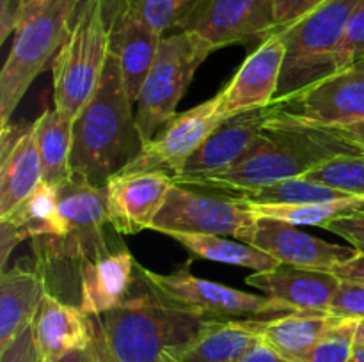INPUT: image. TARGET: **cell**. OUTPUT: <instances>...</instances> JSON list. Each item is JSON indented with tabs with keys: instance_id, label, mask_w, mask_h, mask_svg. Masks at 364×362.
<instances>
[{
	"instance_id": "cell-23",
	"label": "cell",
	"mask_w": 364,
	"mask_h": 362,
	"mask_svg": "<svg viewBox=\"0 0 364 362\" xmlns=\"http://www.w3.org/2000/svg\"><path fill=\"white\" fill-rule=\"evenodd\" d=\"M46 291V279L38 265L27 266L20 261L4 270L0 277V350L31 327Z\"/></svg>"
},
{
	"instance_id": "cell-3",
	"label": "cell",
	"mask_w": 364,
	"mask_h": 362,
	"mask_svg": "<svg viewBox=\"0 0 364 362\" xmlns=\"http://www.w3.org/2000/svg\"><path fill=\"white\" fill-rule=\"evenodd\" d=\"M78 0H31L20 9L13 45L0 71V128L11 126V116L32 82L53 62L77 18Z\"/></svg>"
},
{
	"instance_id": "cell-39",
	"label": "cell",
	"mask_w": 364,
	"mask_h": 362,
	"mask_svg": "<svg viewBox=\"0 0 364 362\" xmlns=\"http://www.w3.org/2000/svg\"><path fill=\"white\" fill-rule=\"evenodd\" d=\"M92 322V337L91 343H89V350L92 353V361L95 362H117V358L114 357V353L110 351L109 344H107L105 336L102 332V327L96 316H91Z\"/></svg>"
},
{
	"instance_id": "cell-4",
	"label": "cell",
	"mask_w": 364,
	"mask_h": 362,
	"mask_svg": "<svg viewBox=\"0 0 364 362\" xmlns=\"http://www.w3.org/2000/svg\"><path fill=\"white\" fill-rule=\"evenodd\" d=\"M57 195L60 213L66 220V233L32 240L36 265L46 283L57 273L68 275L71 268L78 275L84 263L110 252L105 240V226H110L107 185L96 187L70 176L57 185Z\"/></svg>"
},
{
	"instance_id": "cell-38",
	"label": "cell",
	"mask_w": 364,
	"mask_h": 362,
	"mask_svg": "<svg viewBox=\"0 0 364 362\" xmlns=\"http://www.w3.org/2000/svg\"><path fill=\"white\" fill-rule=\"evenodd\" d=\"M240 362H294L288 357H284L283 353L276 350L274 346H270L265 339H259L249 348L244 353Z\"/></svg>"
},
{
	"instance_id": "cell-44",
	"label": "cell",
	"mask_w": 364,
	"mask_h": 362,
	"mask_svg": "<svg viewBox=\"0 0 364 362\" xmlns=\"http://www.w3.org/2000/svg\"><path fill=\"white\" fill-rule=\"evenodd\" d=\"M350 362H364V344H355Z\"/></svg>"
},
{
	"instance_id": "cell-16",
	"label": "cell",
	"mask_w": 364,
	"mask_h": 362,
	"mask_svg": "<svg viewBox=\"0 0 364 362\" xmlns=\"http://www.w3.org/2000/svg\"><path fill=\"white\" fill-rule=\"evenodd\" d=\"M284 52L283 38L274 32L249 53L235 77L220 91V116L224 119L244 110L265 106L276 99Z\"/></svg>"
},
{
	"instance_id": "cell-12",
	"label": "cell",
	"mask_w": 364,
	"mask_h": 362,
	"mask_svg": "<svg viewBox=\"0 0 364 362\" xmlns=\"http://www.w3.org/2000/svg\"><path fill=\"white\" fill-rule=\"evenodd\" d=\"M284 105L287 102L283 99H274L265 106L244 110L226 117L223 123L217 124L201 148L185 163L183 170L173 177L174 183L194 185L196 181L230 169L258 141L269 121Z\"/></svg>"
},
{
	"instance_id": "cell-2",
	"label": "cell",
	"mask_w": 364,
	"mask_h": 362,
	"mask_svg": "<svg viewBox=\"0 0 364 362\" xmlns=\"http://www.w3.org/2000/svg\"><path fill=\"white\" fill-rule=\"evenodd\" d=\"M96 318L117 362H171L215 319L162 298L139 270L128 297Z\"/></svg>"
},
{
	"instance_id": "cell-46",
	"label": "cell",
	"mask_w": 364,
	"mask_h": 362,
	"mask_svg": "<svg viewBox=\"0 0 364 362\" xmlns=\"http://www.w3.org/2000/svg\"><path fill=\"white\" fill-rule=\"evenodd\" d=\"M27 2H31V0H20V9H21V7H23ZM18 13H20V11H18Z\"/></svg>"
},
{
	"instance_id": "cell-26",
	"label": "cell",
	"mask_w": 364,
	"mask_h": 362,
	"mask_svg": "<svg viewBox=\"0 0 364 362\" xmlns=\"http://www.w3.org/2000/svg\"><path fill=\"white\" fill-rule=\"evenodd\" d=\"M73 123L71 117L57 109L45 110L34 121L36 142L43 165V181L53 187L70 177Z\"/></svg>"
},
{
	"instance_id": "cell-35",
	"label": "cell",
	"mask_w": 364,
	"mask_h": 362,
	"mask_svg": "<svg viewBox=\"0 0 364 362\" xmlns=\"http://www.w3.org/2000/svg\"><path fill=\"white\" fill-rule=\"evenodd\" d=\"M323 2L326 0H274V14H276L277 31L302 20L311 11L322 6Z\"/></svg>"
},
{
	"instance_id": "cell-17",
	"label": "cell",
	"mask_w": 364,
	"mask_h": 362,
	"mask_svg": "<svg viewBox=\"0 0 364 362\" xmlns=\"http://www.w3.org/2000/svg\"><path fill=\"white\" fill-rule=\"evenodd\" d=\"M162 38L128 2L123 4L110 25V55L117 60L124 91L134 105H137Z\"/></svg>"
},
{
	"instance_id": "cell-28",
	"label": "cell",
	"mask_w": 364,
	"mask_h": 362,
	"mask_svg": "<svg viewBox=\"0 0 364 362\" xmlns=\"http://www.w3.org/2000/svg\"><path fill=\"white\" fill-rule=\"evenodd\" d=\"M249 208L258 216H270L294 226L323 227L341 216L364 212V197H345L313 204H249Z\"/></svg>"
},
{
	"instance_id": "cell-1",
	"label": "cell",
	"mask_w": 364,
	"mask_h": 362,
	"mask_svg": "<svg viewBox=\"0 0 364 362\" xmlns=\"http://www.w3.org/2000/svg\"><path fill=\"white\" fill-rule=\"evenodd\" d=\"M141 148L134 103L124 91L117 60L110 55L98 89L73 123L70 176L105 187Z\"/></svg>"
},
{
	"instance_id": "cell-19",
	"label": "cell",
	"mask_w": 364,
	"mask_h": 362,
	"mask_svg": "<svg viewBox=\"0 0 364 362\" xmlns=\"http://www.w3.org/2000/svg\"><path fill=\"white\" fill-rule=\"evenodd\" d=\"M265 297L288 304L295 311L327 312L341 279L331 272L279 265L265 272H255L245 279Z\"/></svg>"
},
{
	"instance_id": "cell-45",
	"label": "cell",
	"mask_w": 364,
	"mask_h": 362,
	"mask_svg": "<svg viewBox=\"0 0 364 362\" xmlns=\"http://www.w3.org/2000/svg\"><path fill=\"white\" fill-rule=\"evenodd\" d=\"M355 344H364V318L359 319L358 332H355Z\"/></svg>"
},
{
	"instance_id": "cell-32",
	"label": "cell",
	"mask_w": 364,
	"mask_h": 362,
	"mask_svg": "<svg viewBox=\"0 0 364 362\" xmlns=\"http://www.w3.org/2000/svg\"><path fill=\"white\" fill-rule=\"evenodd\" d=\"M160 35L185 23L199 0H124Z\"/></svg>"
},
{
	"instance_id": "cell-10",
	"label": "cell",
	"mask_w": 364,
	"mask_h": 362,
	"mask_svg": "<svg viewBox=\"0 0 364 362\" xmlns=\"http://www.w3.org/2000/svg\"><path fill=\"white\" fill-rule=\"evenodd\" d=\"M224 117L220 116V92L213 98L176 114L155 137L142 144L141 153L121 172L160 170L178 176L185 163L201 148Z\"/></svg>"
},
{
	"instance_id": "cell-33",
	"label": "cell",
	"mask_w": 364,
	"mask_h": 362,
	"mask_svg": "<svg viewBox=\"0 0 364 362\" xmlns=\"http://www.w3.org/2000/svg\"><path fill=\"white\" fill-rule=\"evenodd\" d=\"M364 59V0L359 2L348 20L345 34L336 50V71Z\"/></svg>"
},
{
	"instance_id": "cell-9",
	"label": "cell",
	"mask_w": 364,
	"mask_h": 362,
	"mask_svg": "<svg viewBox=\"0 0 364 362\" xmlns=\"http://www.w3.org/2000/svg\"><path fill=\"white\" fill-rule=\"evenodd\" d=\"M256 215L242 197H223L174 183L153 220V231L164 234H217L240 240Z\"/></svg>"
},
{
	"instance_id": "cell-21",
	"label": "cell",
	"mask_w": 364,
	"mask_h": 362,
	"mask_svg": "<svg viewBox=\"0 0 364 362\" xmlns=\"http://www.w3.org/2000/svg\"><path fill=\"white\" fill-rule=\"evenodd\" d=\"M66 220L59 208L57 187L43 181L6 216H0V266L7 270V259L18 243L45 236H63Z\"/></svg>"
},
{
	"instance_id": "cell-30",
	"label": "cell",
	"mask_w": 364,
	"mask_h": 362,
	"mask_svg": "<svg viewBox=\"0 0 364 362\" xmlns=\"http://www.w3.org/2000/svg\"><path fill=\"white\" fill-rule=\"evenodd\" d=\"M302 177L333 187L354 197H364V155L336 156L320 163Z\"/></svg>"
},
{
	"instance_id": "cell-25",
	"label": "cell",
	"mask_w": 364,
	"mask_h": 362,
	"mask_svg": "<svg viewBox=\"0 0 364 362\" xmlns=\"http://www.w3.org/2000/svg\"><path fill=\"white\" fill-rule=\"evenodd\" d=\"M338 319L340 316L323 311H295L270 316L262 322V337L284 357L301 362Z\"/></svg>"
},
{
	"instance_id": "cell-8",
	"label": "cell",
	"mask_w": 364,
	"mask_h": 362,
	"mask_svg": "<svg viewBox=\"0 0 364 362\" xmlns=\"http://www.w3.org/2000/svg\"><path fill=\"white\" fill-rule=\"evenodd\" d=\"M142 279L166 300L215 319H252L295 312L294 307L265 295L245 293L226 284L192 275L188 265L176 272L156 273L137 265Z\"/></svg>"
},
{
	"instance_id": "cell-43",
	"label": "cell",
	"mask_w": 364,
	"mask_h": 362,
	"mask_svg": "<svg viewBox=\"0 0 364 362\" xmlns=\"http://www.w3.org/2000/svg\"><path fill=\"white\" fill-rule=\"evenodd\" d=\"M57 362H95L92 361V353L89 348H80V350H75L71 353L64 355L63 358H59Z\"/></svg>"
},
{
	"instance_id": "cell-14",
	"label": "cell",
	"mask_w": 364,
	"mask_h": 362,
	"mask_svg": "<svg viewBox=\"0 0 364 362\" xmlns=\"http://www.w3.org/2000/svg\"><path fill=\"white\" fill-rule=\"evenodd\" d=\"M288 109L302 119L320 124L364 119V59L295 94Z\"/></svg>"
},
{
	"instance_id": "cell-36",
	"label": "cell",
	"mask_w": 364,
	"mask_h": 362,
	"mask_svg": "<svg viewBox=\"0 0 364 362\" xmlns=\"http://www.w3.org/2000/svg\"><path fill=\"white\" fill-rule=\"evenodd\" d=\"M323 229L345 238L350 243V247L364 254V212L333 220V222L326 224Z\"/></svg>"
},
{
	"instance_id": "cell-27",
	"label": "cell",
	"mask_w": 364,
	"mask_h": 362,
	"mask_svg": "<svg viewBox=\"0 0 364 362\" xmlns=\"http://www.w3.org/2000/svg\"><path fill=\"white\" fill-rule=\"evenodd\" d=\"M169 236L183 245L194 258L208 259L213 263L242 266V268H251L255 272H265V270L276 268L281 265L272 256L242 240H230L228 236H217V234L174 233Z\"/></svg>"
},
{
	"instance_id": "cell-18",
	"label": "cell",
	"mask_w": 364,
	"mask_h": 362,
	"mask_svg": "<svg viewBox=\"0 0 364 362\" xmlns=\"http://www.w3.org/2000/svg\"><path fill=\"white\" fill-rule=\"evenodd\" d=\"M39 362H57L64 355L89 348L91 316L46 291L31 323Z\"/></svg>"
},
{
	"instance_id": "cell-11",
	"label": "cell",
	"mask_w": 364,
	"mask_h": 362,
	"mask_svg": "<svg viewBox=\"0 0 364 362\" xmlns=\"http://www.w3.org/2000/svg\"><path fill=\"white\" fill-rule=\"evenodd\" d=\"M180 31L205 39L213 52L228 45H249L277 31L274 0H199Z\"/></svg>"
},
{
	"instance_id": "cell-31",
	"label": "cell",
	"mask_w": 364,
	"mask_h": 362,
	"mask_svg": "<svg viewBox=\"0 0 364 362\" xmlns=\"http://www.w3.org/2000/svg\"><path fill=\"white\" fill-rule=\"evenodd\" d=\"M358 318H340L301 362H350L355 348Z\"/></svg>"
},
{
	"instance_id": "cell-24",
	"label": "cell",
	"mask_w": 364,
	"mask_h": 362,
	"mask_svg": "<svg viewBox=\"0 0 364 362\" xmlns=\"http://www.w3.org/2000/svg\"><path fill=\"white\" fill-rule=\"evenodd\" d=\"M263 318L213 319L171 362H240L245 351L262 339Z\"/></svg>"
},
{
	"instance_id": "cell-6",
	"label": "cell",
	"mask_w": 364,
	"mask_h": 362,
	"mask_svg": "<svg viewBox=\"0 0 364 362\" xmlns=\"http://www.w3.org/2000/svg\"><path fill=\"white\" fill-rule=\"evenodd\" d=\"M110 57V27L98 2L80 9L52 62L53 105L77 119L102 82Z\"/></svg>"
},
{
	"instance_id": "cell-22",
	"label": "cell",
	"mask_w": 364,
	"mask_h": 362,
	"mask_svg": "<svg viewBox=\"0 0 364 362\" xmlns=\"http://www.w3.org/2000/svg\"><path fill=\"white\" fill-rule=\"evenodd\" d=\"M137 263L130 251H114L82 265L78 273V307L89 316L112 311L130 293Z\"/></svg>"
},
{
	"instance_id": "cell-15",
	"label": "cell",
	"mask_w": 364,
	"mask_h": 362,
	"mask_svg": "<svg viewBox=\"0 0 364 362\" xmlns=\"http://www.w3.org/2000/svg\"><path fill=\"white\" fill-rule=\"evenodd\" d=\"M173 185V176L160 170L112 176L107 183L110 226L121 234L151 229Z\"/></svg>"
},
{
	"instance_id": "cell-5",
	"label": "cell",
	"mask_w": 364,
	"mask_h": 362,
	"mask_svg": "<svg viewBox=\"0 0 364 362\" xmlns=\"http://www.w3.org/2000/svg\"><path fill=\"white\" fill-rule=\"evenodd\" d=\"M359 2L326 0L302 20L276 31L287 50L276 99L290 102L309 85L336 73V50Z\"/></svg>"
},
{
	"instance_id": "cell-34",
	"label": "cell",
	"mask_w": 364,
	"mask_h": 362,
	"mask_svg": "<svg viewBox=\"0 0 364 362\" xmlns=\"http://www.w3.org/2000/svg\"><path fill=\"white\" fill-rule=\"evenodd\" d=\"M327 312L340 318H364V283L341 279Z\"/></svg>"
},
{
	"instance_id": "cell-41",
	"label": "cell",
	"mask_w": 364,
	"mask_h": 362,
	"mask_svg": "<svg viewBox=\"0 0 364 362\" xmlns=\"http://www.w3.org/2000/svg\"><path fill=\"white\" fill-rule=\"evenodd\" d=\"M336 277L345 280H358V283H364V254L363 252H358L354 259H350L345 265L338 266L333 272Z\"/></svg>"
},
{
	"instance_id": "cell-29",
	"label": "cell",
	"mask_w": 364,
	"mask_h": 362,
	"mask_svg": "<svg viewBox=\"0 0 364 362\" xmlns=\"http://www.w3.org/2000/svg\"><path fill=\"white\" fill-rule=\"evenodd\" d=\"M238 197L249 204H313V202L338 201L354 195L306 177H294V180L279 181L245 194H238Z\"/></svg>"
},
{
	"instance_id": "cell-42",
	"label": "cell",
	"mask_w": 364,
	"mask_h": 362,
	"mask_svg": "<svg viewBox=\"0 0 364 362\" xmlns=\"http://www.w3.org/2000/svg\"><path fill=\"white\" fill-rule=\"evenodd\" d=\"M91 2H98L100 6H102L103 16H105L107 25L110 27V25H112V21H114V18H116V14L119 13V9L123 7L124 0H78L77 13L80 9H84V7L87 6V4H91Z\"/></svg>"
},
{
	"instance_id": "cell-20",
	"label": "cell",
	"mask_w": 364,
	"mask_h": 362,
	"mask_svg": "<svg viewBox=\"0 0 364 362\" xmlns=\"http://www.w3.org/2000/svg\"><path fill=\"white\" fill-rule=\"evenodd\" d=\"M0 141V216H6L43 183V165L34 123L9 126Z\"/></svg>"
},
{
	"instance_id": "cell-13",
	"label": "cell",
	"mask_w": 364,
	"mask_h": 362,
	"mask_svg": "<svg viewBox=\"0 0 364 362\" xmlns=\"http://www.w3.org/2000/svg\"><path fill=\"white\" fill-rule=\"evenodd\" d=\"M245 243L272 256L281 265L333 272L355 258L354 247L331 243L304 233L290 222L256 215L255 224L240 238Z\"/></svg>"
},
{
	"instance_id": "cell-37",
	"label": "cell",
	"mask_w": 364,
	"mask_h": 362,
	"mask_svg": "<svg viewBox=\"0 0 364 362\" xmlns=\"http://www.w3.org/2000/svg\"><path fill=\"white\" fill-rule=\"evenodd\" d=\"M0 362H39L32 329H25L7 348L0 350Z\"/></svg>"
},
{
	"instance_id": "cell-40",
	"label": "cell",
	"mask_w": 364,
	"mask_h": 362,
	"mask_svg": "<svg viewBox=\"0 0 364 362\" xmlns=\"http://www.w3.org/2000/svg\"><path fill=\"white\" fill-rule=\"evenodd\" d=\"M341 138L364 153V119L348 124H329Z\"/></svg>"
},
{
	"instance_id": "cell-7",
	"label": "cell",
	"mask_w": 364,
	"mask_h": 362,
	"mask_svg": "<svg viewBox=\"0 0 364 362\" xmlns=\"http://www.w3.org/2000/svg\"><path fill=\"white\" fill-rule=\"evenodd\" d=\"M212 52V46L191 31L164 35L135 105L142 144L151 141L176 116L196 71Z\"/></svg>"
}]
</instances>
